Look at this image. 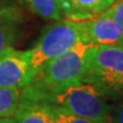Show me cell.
<instances>
[{"mask_svg":"<svg viewBox=\"0 0 123 123\" xmlns=\"http://www.w3.org/2000/svg\"><path fill=\"white\" fill-rule=\"evenodd\" d=\"M62 12H64L70 18L73 13V0H57Z\"/></svg>","mask_w":123,"mask_h":123,"instance_id":"cell-15","label":"cell"},{"mask_svg":"<svg viewBox=\"0 0 123 123\" xmlns=\"http://www.w3.org/2000/svg\"><path fill=\"white\" fill-rule=\"evenodd\" d=\"M37 102L62 108L97 123H106L110 117V106L105 94L93 84L87 82L68 86L45 95Z\"/></svg>","mask_w":123,"mask_h":123,"instance_id":"cell-3","label":"cell"},{"mask_svg":"<svg viewBox=\"0 0 123 123\" xmlns=\"http://www.w3.org/2000/svg\"><path fill=\"white\" fill-rule=\"evenodd\" d=\"M115 0H73V13L70 20L84 21L107 10Z\"/></svg>","mask_w":123,"mask_h":123,"instance_id":"cell-9","label":"cell"},{"mask_svg":"<svg viewBox=\"0 0 123 123\" xmlns=\"http://www.w3.org/2000/svg\"><path fill=\"white\" fill-rule=\"evenodd\" d=\"M53 123H97L89 119L77 116L62 108L48 105Z\"/></svg>","mask_w":123,"mask_h":123,"instance_id":"cell-12","label":"cell"},{"mask_svg":"<svg viewBox=\"0 0 123 123\" xmlns=\"http://www.w3.org/2000/svg\"><path fill=\"white\" fill-rule=\"evenodd\" d=\"M115 26L123 36V0H115L114 3L108 8Z\"/></svg>","mask_w":123,"mask_h":123,"instance_id":"cell-13","label":"cell"},{"mask_svg":"<svg viewBox=\"0 0 123 123\" xmlns=\"http://www.w3.org/2000/svg\"><path fill=\"white\" fill-rule=\"evenodd\" d=\"M24 3L39 17L51 21H60L62 10L57 0H23Z\"/></svg>","mask_w":123,"mask_h":123,"instance_id":"cell-10","label":"cell"},{"mask_svg":"<svg viewBox=\"0 0 123 123\" xmlns=\"http://www.w3.org/2000/svg\"><path fill=\"white\" fill-rule=\"evenodd\" d=\"M0 120H1V119H0Z\"/></svg>","mask_w":123,"mask_h":123,"instance_id":"cell-18","label":"cell"},{"mask_svg":"<svg viewBox=\"0 0 123 123\" xmlns=\"http://www.w3.org/2000/svg\"><path fill=\"white\" fill-rule=\"evenodd\" d=\"M80 41L85 42L79 21H62L46 27L36 44L28 50L31 68L36 72L44 63L63 55Z\"/></svg>","mask_w":123,"mask_h":123,"instance_id":"cell-4","label":"cell"},{"mask_svg":"<svg viewBox=\"0 0 123 123\" xmlns=\"http://www.w3.org/2000/svg\"><path fill=\"white\" fill-rule=\"evenodd\" d=\"M4 123H14V121L12 120V119H9V118H7L4 120Z\"/></svg>","mask_w":123,"mask_h":123,"instance_id":"cell-16","label":"cell"},{"mask_svg":"<svg viewBox=\"0 0 123 123\" xmlns=\"http://www.w3.org/2000/svg\"><path fill=\"white\" fill-rule=\"evenodd\" d=\"M20 15L12 7L0 6V57L12 47L18 35Z\"/></svg>","mask_w":123,"mask_h":123,"instance_id":"cell-8","label":"cell"},{"mask_svg":"<svg viewBox=\"0 0 123 123\" xmlns=\"http://www.w3.org/2000/svg\"><path fill=\"white\" fill-rule=\"evenodd\" d=\"M20 88L0 87V119L13 116L21 98Z\"/></svg>","mask_w":123,"mask_h":123,"instance_id":"cell-11","label":"cell"},{"mask_svg":"<svg viewBox=\"0 0 123 123\" xmlns=\"http://www.w3.org/2000/svg\"><path fill=\"white\" fill-rule=\"evenodd\" d=\"M92 44L80 41L63 55L47 61L35 72L32 81L21 91V98L39 101L45 95L83 82L86 55Z\"/></svg>","mask_w":123,"mask_h":123,"instance_id":"cell-1","label":"cell"},{"mask_svg":"<svg viewBox=\"0 0 123 123\" xmlns=\"http://www.w3.org/2000/svg\"><path fill=\"white\" fill-rule=\"evenodd\" d=\"M111 121L112 123H123V101L119 103L113 110Z\"/></svg>","mask_w":123,"mask_h":123,"instance_id":"cell-14","label":"cell"},{"mask_svg":"<svg viewBox=\"0 0 123 123\" xmlns=\"http://www.w3.org/2000/svg\"><path fill=\"white\" fill-rule=\"evenodd\" d=\"M83 82L93 84L106 98L123 97V46L92 44Z\"/></svg>","mask_w":123,"mask_h":123,"instance_id":"cell-2","label":"cell"},{"mask_svg":"<svg viewBox=\"0 0 123 123\" xmlns=\"http://www.w3.org/2000/svg\"><path fill=\"white\" fill-rule=\"evenodd\" d=\"M81 23L84 40L94 45L123 46V36L115 26L109 10H105L98 17H92Z\"/></svg>","mask_w":123,"mask_h":123,"instance_id":"cell-6","label":"cell"},{"mask_svg":"<svg viewBox=\"0 0 123 123\" xmlns=\"http://www.w3.org/2000/svg\"><path fill=\"white\" fill-rule=\"evenodd\" d=\"M4 120L5 119H1V120H0V123H4Z\"/></svg>","mask_w":123,"mask_h":123,"instance_id":"cell-17","label":"cell"},{"mask_svg":"<svg viewBox=\"0 0 123 123\" xmlns=\"http://www.w3.org/2000/svg\"><path fill=\"white\" fill-rule=\"evenodd\" d=\"M34 75L28 50L22 51L11 47L0 57V87L23 89L30 84Z\"/></svg>","mask_w":123,"mask_h":123,"instance_id":"cell-5","label":"cell"},{"mask_svg":"<svg viewBox=\"0 0 123 123\" xmlns=\"http://www.w3.org/2000/svg\"><path fill=\"white\" fill-rule=\"evenodd\" d=\"M12 117L14 123H53L47 104L22 98Z\"/></svg>","mask_w":123,"mask_h":123,"instance_id":"cell-7","label":"cell"}]
</instances>
